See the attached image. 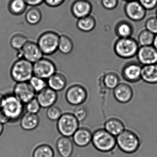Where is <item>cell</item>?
Listing matches in <instances>:
<instances>
[{
  "mask_svg": "<svg viewBox=\"0 0 157 157\" xmlns=\"http://www.w3.org/2000/svg\"><path fill=\"white\" fill-rule=\"evenodd\" d=\"M114 32L118 38L132 37L134 33V27L132 23L127 20H120L115 26Z\"/></svg>",
  "mask_w": 157,
  "mask_h": 157,
  "instance_id": "44dd1931",
  "label": "cell"
},
{
  "mask_svg": "<svg viewBox=\"0 0 157 157\" xmlns=\"http://www.w3.org/2000/svg\"><path fill=\"white\" fill-rule=\"evenodd\" d=\"M29 41L27 36L23 33H16L13 34L10 39V44L13 49L20 51Z\"/></svg>",
  "mask_w": 157,
  "mask_h": 157,
  "instance_id": "f546056e",
  "label": "cell"
},
{
  "mask_svg": "<svg viewBox=\"0 0 157 157\" xmlns=\"http://www.w3.org/2000/svg\"><path fill=\"white\" fill-rule=\"evenodd\" d=\"M73 114L79 122L84 121L88 115V111L86 107L82 105H78L75 108Z\"/></svg>",
  "mask_w": 157,
  "mask_h": 157,
  "instance_id": "8d00e7d4",
  "label": "cell"
},
{
  "mask_svg": "<svg viewBox=\"0 0 157 157\" xmlns=\"http://www.w3.org/2000/svg\"><path fill=\"white\" fill-rule=\"evenodd\" d=\"M10 122L9 118L4 113L1 109H0V123L4 124Z\"/></svg>",
  "mask_w": 157,
  "mask_h": 157,
  "instance_id": "b9f144b4",
  "label": "cell"
},
{
  "mask_svg": "<svg viewBox=\"0 0 157 157\" xmlns=\"http://www.w3.org/2000/svg\"><path fill=\"white\" fill-rule=\"evenodd\" d=\"M93 10L92 3L89 0H75L71 7L72 15L78 20L91 14Z\"/></svg>",
  "mask_w": 157,
  "mask_h": 157,
  "instance_id": "2e32d148",
  "label": "cell"
},
{
  "mask_svg": "<svg viewBox=\"0 0 157 157\" xmlns=\"http://www.w3.org/2000/svg\"><path fill=\"white\" fill-rule=\"evenodd\" d=\"M25 109L27 113H30L36 114H37L40 112L41 108V105L38 102L36 97L31 100L29 102L26 104Z\"/></svg>",
  "mask_w": 157,
  "mask_h": 157,
  "instance_id": "d590c367",
  "label": "cell"
},
{
  "mask_svg": "<svg viewBox=\"0 0 157 157\" xmlns=\"http://www.w3.org/2000/svg\"><path fill=\"white\" fill-rule=\"evenodd\" d=\"M104 128L117 137L126 129L125 124L121 118L112 116L107 118L104 124Z\"/></svg>",
  "mask_w": 157,
  "mask_h": 157,
  "instance_id": "d6986e66",
  "label": "cell"
},
{
  "mask_svg": "<svg viewBox=\"0 0 157 157\" xmlns=\"http://www.w3.org/2000/svg\"><path fill=\"white\" fill-rule=\"evenodd\" d=\"M66 0H44L46 5L50 8H57L62 5Z\"/></svg>",
  "mask_w": 157,
  "mask_h": 157,
  "instance_id": "ab89813d",
  "label": "cell"
},
{
  "mask_svg": "<svg viewBox=\"0 0 157 157\" xmlns=\"http://www.w3.org/2000/svg\"><path fill=\"white\" fill-rule=\"evenodd\" d=\"M47 80L48 87L57 92L63 90L67 86V78L62 73L56 72Z\"/></svg>",
  "mask_w": 157,
  "mask_h": 157,
  "instance_id": "cb8c5ba5",
  "label": "cell"
},
{
  "mask_svg": "<svg viewBox=\"0 0 157 157\" xmlns=\"http://www.w3.org/2000/svg\"><path fill=\"white\" fill-rule=\"evenodd\" d=\"M97 25L96 18L90 14L89 16L78 19L76 25L79 31L83 33H90L93 31Z\"/></svg>",
  "mask_w": 157,
  "mask_h": 157,
  "instance_id": "d4e9b609",
  "label": "cell"
},
{
  "mask_svg": "<svg viewBox=\"0 0 157 157\" xmlns=\"http://www.w3.org/2000/svg\"><path fill=\"white\" fill-rule=\"evenodd\" d=\"M3 124L0 123V136L2 135L4 130V125Z\"/></svg>",
  "mask_w": 157,
  "mask_h": 157,
  "instance_id": "f6af8a7d",
  "label": "cell"
},
{
  "mask_svg": "<svg viewBox=\"0 0 157 157\" xmlns=\"http://www.w3.org/2000/svg\"><path fill=\"white\" fill-rule=\"evenodd\" d=\"M1 109L10 122H15L21 119L24 112L23 104L13 94L5 95Z\"/></svg>",
  "mask_w": 157,
  "mask_h": 157,
  "instance_id": "5b68a950",
  "label": "cell"
},
{
  "mask_svg": "<svg viewBox=\"0 0 157 157\" xmlns=\"http://www.w3.org/2000/svg\"><path fill=\"white\" fill-rule=\"evenodd\" d=\"M29 82L35 91L38 93L48 87L47 81L45 79L34 75L31 78Z\"/></svg>",
  "mask_w": 157,
  "mask_h": 157,
  "instance_id": "d6a6232c",
  "label": "cell"
},
{
  "mask_svg": "<svg viewBox=\"0 0 157 157\" xmlns=\"http://www.w3.org/2000/svg\"><path fill=\"white\" fill-rule=\"evenodd\" d=\"M120 78L118 74L113 71H109L104 75L103 81L105 88L109 90H114L120 82Z\"/></svg>",
  "mask_w": 157,
  "mask_h": 157,
  "instance_id": "f1b7e54d",
  "label": "cell"
},
{
  "mask_svg": "<svg viewBox=\"0 0 157 157\" xmlns=\"http://www.w3.org/2000/svg\"><path fill=\"white\" fill-rule=\"evenodd\" d=\"M27 6L30 7H38L44 3V0H24Z\"/></svg>",
  "mask_w": 157,
  "mask_h": 157,
  "instance_id": "60d3db41",
  "label": "cell"
},
{
  "mask_svg": "<svg viewBox=\"0 0 157 157\" xmlns=\"http://www.w3.org/2000/svg\"><path fill=\"white\" fill-rule=\"evenodd\" d=\"M125 2H128L133 1H136V0H123Z\"/></svg>",
  "mask_w": 157,
  "mask_h": 157,
  "instance_id": "bcb514c9",
  "label": "cell"
},
{
  "mask_svg": "<svg viewBox=\"0 0 157 157\" xmlns=\"http://www.w3.org/2000/svg\"><path fill=\"white\" fill-rule=\"evenodd\" d=\"M18 59L23 58L34 64L44 57V55L36 42L29 40L18 51Z\"/></svg>",
  "mask_w": 157,
  "mask_h": 157,
  "instance_id": "30bf717a",
  "label": "cell"
},
{
  "mask_svg": "<svg viewBox=\"0 0 157 157\" xmlns=\"http://www.w3.org/2000/svg\"><path fill=\"white\" fill-rule=\"evenodd\" d=\"M102 7L107 10H113L117 8L119 0H100Z\"/></svg>",
  "mask_w": 157,
  "mask_h": 157,
  "instance_id": "74e56055",
  "label": "cell"
},
{
  "mask_svg": "<svg viewBox=\"0 0 157 157\" xmlns=\"http://www.w3.org/2000/svg\"><path fill=\"white\" fill-rule=\"evenodd\" d=\"M4 96H5V95L0 92V109H1L2 103H3V100H4Z\"/></svg>",
  "mask_w": 157,
  "mask_h": 157,
  "instance_id": "7bdbcfd3",
  "label": "cell"
},
{
  "mask_svg": "<svg viewBox=\"0 0 157 157\" xmlns=\"http://www.w3.org/2000/svg\"><path fill=\"white\" fill-rule=\"evenodd\" d=\"M56 67L50 59L43 57L33 64L34 76L44 79H48L56 72Z\"/></svg>",
  "mask_w": 157,
  "mask_h": 157,
  "instance_id": "9c48e42d",
  "label": "cell"
},
{
  "mask_svg": "<svg viewBox=\"0 0 157 157\" xmlns=\"http://www.w3.org/2000/svg\"><path fill=\"white\" fill-rule=\"evenodd\" d=\"M79 128V122L73 114H62L57 121V128L59 133L63 136L72 137L76 130Z\"/></svg>",
  "mask_w": 157,
  "mask_h": 157,
  "instance_id": "52a82bcc",
  "label": "cell"
},
{
  "mask_svg": "<svg viewBox=\"0 0 157 157\" xmlns=\"http://www.w3.org/2000/svg\"><path fill=\"white\" fill-rule=\"evenodd\" d=\"M113 95L118 102L126 104L133 99L134 95V90L128 82H120L113 90Z\"/></svg>",
  "mask_w": 157,
  "mask_h": 157,
  "instance_id": "9a60e30c",
  "label": "cell"
},
{
  "mask_svg": "<svg viewBox=\"0 0 157 157\" xmlns=\"http://www.w3.org/2000/svg\"><path fill=\"white\" fill-rule=\"evenodd\" d=\"M147 11L138 0L126 2L124 12L128 19L133 22L141 21L145 19Z\"/></svg>",
  "mask_w": 157,
  "mask_h": 157,
  "instance_id": "7c38bea8",
  "label": "cell"
},
{
  "mask_svg": "<svg viewBox=\"0 0 157 157\" xmlns=\"http://www.w3.org/2000/svg\"><path fill=\"white\" fill-rule=\"evenodd\" d=\"M156 17H157V10H156Z\"/></svg>",
  "mask_w": 157,
  "mask_h": 157,
  "instance_id": "7dc6e473",
  "label": "cell"
},
{
  "mask_svg": "<svg viewBox=\"0 0 157 157\" xmlns=\"http://www.w3.org/2000/svg\"><path fill=\"white\" fill-rule=\"evenodd\" d=\"M141 78L148 84H157V64L142 66Z\"/></svg>",
  "mask_w": 157,
  "mask_h": 157,
  "instance_id": "603a6c76",
  "label": "cell"
},
{
  "mask_svg": "<svg viewBox=\"0 0 157 157\" xmlns=\"http://www.w3.org/2000/svg\"><path fill=\"white\" fill-rule=\"evenodd\" d=\"M27 7L24 0H10L8 6L10 13L15 16L24 13L27 10Z\"/></svg>",
  "mask_w": 157,
  "mask_h": 157,
  "instance_id": "83f0119b",
  "label": "cell"
},
{
  "mask_svg": "<svg viewBox=\"0 0 157 157\" xmlns=\"http://www.w3.org/2000/svg\"><path fill=\"white\" fill-rule=\"evenodd\" d=\"M136 56L142 66L157 64V50L152 45L140 47Z\"/></svg>",
  "mask_w": 157,
  "mask_h": 157,
  "instance_id": "5bb4252c",
  "label": "cell"
},
{
  "mask_svg": "<svg viewBox=\"0 0 157 157\" xmlns=\"http://www.w3.org/2000/svg\"><path fill=\"white\" fill-rule=\"evenodd\" d=\"M116 137L117 146L124 153L133 154L140 147L141 140L134 130L126 128Z\"/></svg>",
  "mask_w": 157,
  "mask_h": 157,
  "instance_id": "6da1fadb",
  "label": "cell"
},
{
  "mask_svg": "<svg viewBox=\"0 0 157 157\" xmlns=\"http://www.w3.org/2000/svg\"><path fill=\"white\" fill-rule=\"evenodd\" d=\"M91 143L98 151L107 153L115 148L117 146L116 137L104 128H99L93 133Z\"/></svg>",
  "mask_w": 157,
  "mask_h": 157,
  "instance_id": "7a4b0ae2",
  "label": "cell"
},
{
  "mask_svg": "<svg viewBox=\"0 0 157 157\" xmlns=\"http://www.w3.org/2000/svg\"><path fill=\"white\" fill-rule=\"evenodd\" d=\"M88 97V91L85 87L80 84H74L69 87L65 94L66 101L71 105H82Z\"/></svg>",
  "mask_w": 157,
  "mask_h": 157,
  "instance_id": "ba28073f",
  "label": "cell"
},
{
  "mask_svg": "<svg viewBox=\"0 0 157 157\" xmlns=\"http://www.w3.org/2000/svg\"><path fill=\"white\" fill-rule=\"evenodd\" d=\"M147 11H151L157 8V0H138Z\"/></svg>",
  "mask_w": 157,
  "mask_h": 157,
  "instance_id": "f35d334b",
  "label": "cell"
},
{
  "mask_svg": "<svg viewBox=\"0 0 157 157\" xmlns=\"http://www.w3.org/2000/svg\"><path fill=\"white\" fill-rule=\"evenodd\" d=\"M36 98L41 107L48 108L55 105L57 101L58 95L57 92L47 87L38 93Z\"/></svg>",
  "mask_w": 157,
  "mask_h": 157,
  "instance_id": "e0dca14e",
  "label": "cell"
},
{
  "mask_svg": "<svg viewBox=\"0 0 157 157\" xmlns=\"http://www.w3.org/2000/svg\"><path fill=\"white\" fill-rule=\"evenodd\" d=\"M39 123L40 118L38 115L27 112L21 117L20 125L23 130L32 131L38 127Z\"/></svg>",
  "mask_w": 157,
  "mask_h": 157,
  "instance_id": "7402d4cb",
  "label": "cell"
},
{
  "mask_svg": "<svg viewBox=\"0 0 157 157\" xmlns=\"http://www.w3.org/2000/svg\"><path fill=\"white\" fill-rule=\"evenodd\" d=\"M55 151L52 147L47 144H42L36 147L33 152V157H54Z\"/></svg>",
  "mask_w": 157,
  "mask_h": 157,
  "instance_id": "1f68e13d",
  "label": "cell"
},
{
  "mask_svg": "<svg viewBox=\"0 0 157 157\" xmlns=\"http://www.w3.org/2000/svg\"><path fill=\"white\" fill-rule=\"evenodd\" d=\"M142 66L136 61H130L126 63L121 70V76L127 82L135 83L141 80Z\"/></svg>",
  "mask_w": 157,
  "mask_h": 157,
  "instance_id": "8fae6325",
  "label": "cell"
},
{
  "mask_svg": "<svg viewBox=\"0 0 157 157\" xmlns=\"http://www.w3.org/2000/svg\"><path fill=\"white\" fill-rule=\"evenodd\" d=\"M62 115L61 109L56 105H54L50 106L47 110V117L51 121H57Z\"/></svg>",
  "mask_w": 157,
  "mask_h": 157,
  "instance_id": "836d02e7",
  "label": "cell"
},
{
  "mask_svg": "<svg viewBox=\"0 0 157 157\" xmlns=\"http://www.w3.org/2000/svg\"><path fill=\"white\" fill-rule=\"evenodd\" d=\"M152 46L157 50V34L155 35Z\"/></svg>",
  "mask_w": 157,
  "mask_h": 157,
  "instance_id": "ee69618b",
  "label": "cell"
},
{
  "mask_svg": "<svg viewBox=\"0 0 157 157\" xmlns=\"http://www.w3.org/2000/svg\"><path fill=\"white\" fill-rule=\"evenodd\" d=\"M93 132L87 127H79L72 136V141L80 147H87L91 143Z\"/></svg>",
  "mask_w": 157,
  "mask_h": 157,
  "instance_id": "ac0fdd59",
  "label": "cell"
},
{
  "mask_svg": "<svg viewBox=\"0 0 157 157\" xmlns=\"http://www.w3.org/2000/svg\"><path fill=\"white\" fill-rule=\"evenodd\" d=\"M10 73L16 83L29 82L34 75L33 64L24 59H18L12 66Z\"/></svg>",
  "mask_w": 157,
  "mask_h": 157,
  "instance_id": "277c9868",
  "label": "cell"
},
{
  "mask_svg": "<svg viewBox=\"0 0 157 157\" xmlns=\"http://www.w3.org/2000/svg\"><path fill=\"white\" fill-rule=\"evenodd\" d=\"M73 39L67 34L59 35L58 44V51L64 55L70 54L74 48Z\"/></svg>",
  "mask_w": 157,
  "mask_h": 157,
  "instance_id": "484cf974",
  "label": "cell"
},
{
  "mask_svg": "<svg viewBox=\"0 0 157 157\" xmlns=\"http://www.w3.org/2000/svg\"><path fill=\"white\" fill-rule=\"evenodd\" d=\"M25 17L28 24L36 25L42 21L43 13L38 7H30L25 12Z\"/></svg>",
  "mask_w": 157,
  "mask_h": 157,
  "instance_id": "4316f807",
  "label": "cell"
},
{
  "mask_svg": "<svg viewBox=\"0 0 157 157\" xmlns=\"http://www.w3.org/2000/svg\"><path fill=\"white\" fill-rule=\"evenodd\" d=\"M13 94L23 104H26L31 100L36 98V92L29 82H17L14 86Z\"/></svg>",
  "mask_w": 157,
  "mask_h": 157,
  "instance_id": "4fadbf2b",
  "label": "cell"
},
{
  "mask_svg": "<svg viewBox=\"0 0 157 157\" xmlns=\"http://www.w3.org/2000/svg\"><path fill=\"white\" fill-rule=\"evenodd\" d=\"M59 35L53 31L41 34L37 43L44 56H52L58 51Z\"/></svg>",
  "mask_w": 157,
  "mask_h": 157,
  "instance_id": "8992f818",
  "label": "cell"
},
{
  "mask_svg": "<svg viewBox=\"0 0 157 157\" xmlns=\"http://www.w3.org/2000/svg\"><path fill=\"white\" fill-rule=\"evenodd\" d=\"M73 144L69 137L62 136L57 140V151L61 157H71L74 150Z\"/></svg>",
  "mask_w": 157,
  "mask_h": 157,
  "instance_id": "ffe728a7",
  "label": "cell"
},
{
  "mask_svg": "<svg viewBox=\"0 0 157 157\" xmlns=\"http://www.w3.org/2000/svg\"><path fill=\"white\" fill-rule=\"evenodd\" d=\"M145 29L154 35L157 34V17L151 16L146 20L145 23Z\"/></svg>",
  "mask_w": 157,
  "mask_h": 157,
  "instance_id": "e575fe53",
  "label": "cell"
},
{
  "mask_svg": "<svg viewBox=\"0 0 157 157\" xmlns=\"http://www.w3.org/2000/svg\"><path fill=\"white\" fill-rule=\"evenodd\" d=\"M140 46L132 37L118 38L113 45V50L117 56L123 59H130L136 56Z\"/></svg>",
  "mask_w": 157,
  "mask_h": 157,
  "instance_id": "3957f363",
  "label": "cell"
},
{
  "mask_svg": "<svg viewBox=\"0 0 157 157\" xmlns=\"http://www.w3.org/2000/svg\"><path fill=\"white\" fill-rule=\"evenodd\" d=\"M155 35L147 29L141 30L137 37V41L140 47L152 45Z\"/></svg>",
  "mask_w": 157,
  "mask_h": 157,
  "instance_id": "4dcf8cb0",
  "label": "cell"
}]
</instances>
